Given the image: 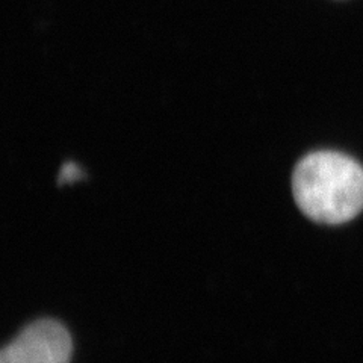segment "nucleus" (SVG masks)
I'll return each instance as SVG.
<instances>
[{
    "instance_id": "nucleus-1",
    "label": "nucleus",
    "mask_w": 363,
    "mask_h": 363,
    "mask_svg": "<svg viewBox=\"0 0 363 363\" xmlns=\"http://www.w3.org/2000/svg\"><path fill=\"white\" fill-rule=\"evenodd\" d=\"M292 192L300 211L312 221L347 223L363 209V168L337 152L311 153L294 169Z\"/></svg>"
},
{
    "instance_id": "nucleus-2",
    "label": "nucleus",
    "mask_w": 363,
    "mask_h": 363,
    "mask_svg": "<svg viewBox=\"0 0 363 363\" xmlns=\"http://www.w3.org/2000/svg\"><path fill=\"white\" fill-rule=\"evenodd\" d=\"M72 350V337L62 324L40 320L2 350L0 363H70Z\"/></svg>"
},
{
    "instance_id": "nucleus-3",
    "label": "nucleus",
    "mask_w": 363,
    "mask_h": 363,
    "mask_svg": "<svg viewBox=\"0 0 363 363\" xmlns=\"http://www.w3.org/2000/svg\"><path fill=\"white\" fill-rule=\"evenodd\" d=\"M84 177V172L82 168L79 167L76 162H65L61 168L60 173V185H65V184H73V182L82 179Z\"/></svg>"
}]
</instances>
